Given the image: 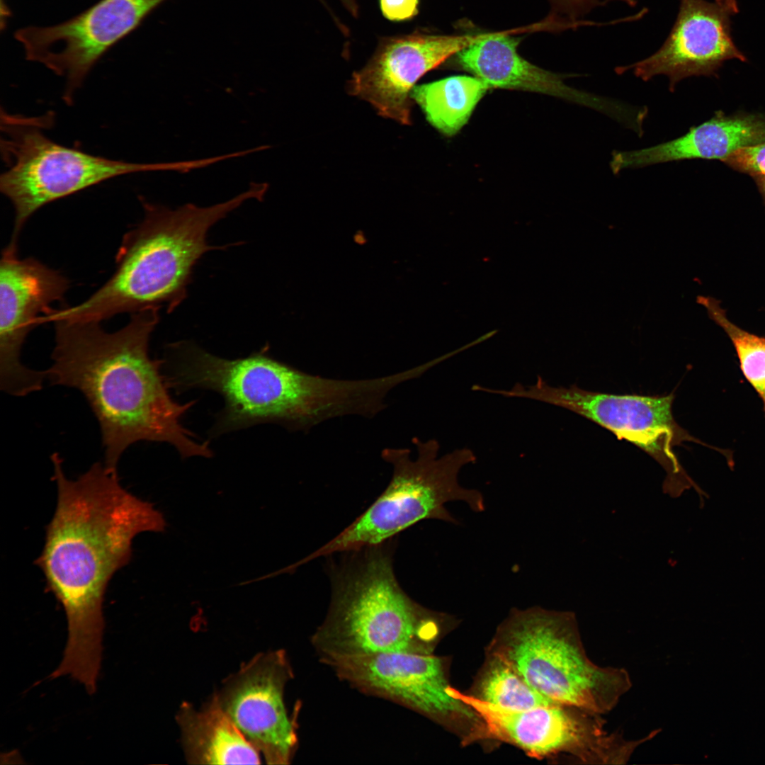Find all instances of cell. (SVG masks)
Listing matches in <instances>:
<instances>
[{"label": "cell", "mask_w": 765, "mask_h": 765, "mask_svg": "<svg viewBox=\"0 0 765 765\" xmlns=\"http://www.w3.org/2000/svg\"><path fill=\"white\" fill-rule=\"evenodd\" d=\"M709 317L720 326L732 341L743 375L761 397L765 412V338L749 333L732 322L720 301L710 296H698Z\"/></svg>", "instance_id": "7402d4cb"}, {"label": "cell", "mask_w": 765, "mask_h": 765, "mask_svg": "<svg viewBox=\"0 0 765 765\" xmlns=\"http://www.w3.org/2000/svg\"><path fill=\"white\" fill-rule=\"evenodd\" d=\"M722 162L733 169L752 176L765 174V142L740 149Z\"/></svg>", "instance_id": "603a6c76"}, {"label": "cell", "mask_w": 765, "mask_h": 765, "mask_svg": "<svg viewBox=\"0 0 765 765\" xmlns=\"http://www.w3.org/2000/svg\"><path fill=\"white\" fill-rule=\"evenodd\" d=\"M159 307L132 314L114 332L97 321L57 320L52 363L46 375L52 385L79 390L95 414L111 470L129 446L139 441L168 443L183 458L212 453L181 424L194 402L181 404L170 395L160 360L150 357V336Z\"/></svg>", "instance_id": "7a4b0ae2"}, {"label": "cell", "mask_w": 765, "mask_h": 765, "mask_svg": "<svg viewBox=\"0 0 765 765\" xmlns=\"http://www.w3.org/2000/svg\"><path fill=\"white\" fill-rule=\"evenodd\" d=\"M176 720L190 764H260V753L224 710L216 695L200 710L183 703Z\"/></svg>", "instance_id": "d6986e66"}, {"label": "cell", "mask_w": 765, "mask_h": 765, "mask_svg": "<svg viewBox=\"0 0 765 765\" xmlns=\"http://www.w3.org/2000/svg\"><path fill=\"white\" fill-rule=\"evenodd\" d=\"M481 35L412 33L385 38L368 64L353 74L348 91L369 102L380 115L408 125L416 82Z\"/></svg>", "instance_id": "2e32d148"}, {"label": "cell", "mask_w": 765, "mask_h": 765, "mask_svg": "<svg viewBox=\"0 0 765 765\" xmlns=\"http://www.w3.org/2000/svg\"><path fill=\"white\" fill-rule=\"evenodd\" d=\"M738 12L736 0H680L675 22L661 47L639 62L616 67V72L633 70L645 81L663 74L674 91L685 78L715 74L727 60L745 62L731 34V19Z\"/></svg>", "instance_id": "9a60e30c"}, {"label": "cell", "mask_w": 765, "mask_h": 765, "mask_svg": "<svg viewBox=\"0 0 765 765\" xmlns=\"http://www.w3.org/2000/svg\"><path fill=\"white\" fill-rule=\"evenodd\" d=\"M69 287L62 273L34 258L20 259L9 243L0 263V388L22 397L41 390L46 373L25 366L23 344L39 318Z\"/></svg>", "instance_id": "7c38bea8"}, {"label": "cell", "mask_w": 765, "mask_h": 765, "mask_svg": "<svg viewBox=\"0 0 765 765\" xmlns=\"http://www.w3.org/2000/svg\"><path fill=\"white\" fill-rule=\"evenodd\" d=\"M557 6L568 14L572 20H580L593 8L612 1H621L630 6L636 5V0H552Z\"/></svg>", "instance_id": "cb8c5ba5"}, {"label": "cell", "mask_w": 765, "mask_h": 765, "mask_svg": "<svg viewBox=\"0 0 765 765\" xmlns=\"http://www.w3.org/2000/svg\"><path fill=\"white\" fill-rule=\"evenodd\" d=\"M173 347L169 386L218 392L225 404L215 428L220 434L263 422L307 431L336 417H368L375 407L376 388L370 379L312 375L266 352L230 360L192 344Z\"/></svg>", "instance_id": "3957f363"}, {"label": "cell", "mask_w": 765, "mask_h": 765, "mask_svg": "<svg viewBox=\"0 0 765 765\" xmlns=\"http://www.w3.org/2000/svg\"><path fill=\"white\" fill-rule=\"evenodd\" d=\"M383 16L392 21H406L418 13L419 0H380Z\"/></svg>", "instance_id": "d4e9b609"}, {"label": "cell", "mask_w": 765, "mask_h": 765, "mask_svg": "<svg viewBox=\"0 0 765 765\" xmlns=\"http://www.w3.org/2000/svg\"><path fill=\"white\" fill-rule=\"evenodd\" d=\"M511 31L482 34L475 41L457 52L455 61L492 88L517 89L547 94L593 108L623 123L630 108L564 82L566 75L540 68L521 57L518 38Z\"/></svg>", "instance_id": "e0dca14e"}, {"label": "cell", "mask_w": 765, "mask_h": 765, "mask_svg": "<svg viewBox=\"0 0 765 765\" xmlns=\"http://www.w3.org/2000/svg\"><path fill=\"white\" fill-rule=\"evenodd\" d=\"M342 1H344L346 4H348L349 5H351V2H352V0H342Z\"/></svg>", "instance_id": "4316f807"}, {"label": "cell", "mask_w": 765, "mask_h": 765, "mask_svg": "<svg viewBox=\"0 0 765 765\" xmlns=\"http://www.w3.org/2000/svg\"><path fill=\"white\" fill-rule=\"evenodd\" d=\"M505 397L538 400L569 409L637 446L665 470L662 489L673 498L694 488L704 493L686 473L674 448L686 441L707 444L681 427L672 414L674 395H615L549 385L540 376L533 385L516 384L502 390Z\"/></svg>", "instance_id": "9c48e42d"}, {"label": "cell", "mask_w": 765, "mask_h": 765, "mask_svg": "<svg viewBox=\"0 0 765 765\" xmlns=\"http://www.w3.org/2000/svg\"><path fill=\"white\" fill-rule=\"evenodd\" d=\"M417 451L411 458L409 448H385L382 459L392 466L386 489L353 522L295 567L319 557L351 552L384 544L388 539L424 519L457 523L446 507L451 502L466 504L471 510H484L482 494L461 486L458 474L476 457L468 448L455 449L439 456L436 440L412 439Z\"/></svg>", "instance_id": "52a82bcc"}, {"label": "cell", "mask_w": 765, "mask_h": 765, "mask_svg": "<svg viewBox=\"0 0 765 765\" xmlns=\"http://www.w3.org/2000/svg\"><path fill=\"white\" fill-rule=\"evenodd\" d=\"M752 177L756 183L765 205V174H757Z\"/></svg>", "instance_id": "484cf974"}, {"label": "cell", "mask_w": 765, "mask_h": 765, "mask_svg": "<svg viewBox=\"0 0 765 765\" xmlns=\"http://www.w3.org/2000/svg\"><path fill=\"white\" fill-rule=\"evenodd\" d=\"M266 193L262 183H251L247 191L223 203L175 209L141 199L144 217L125 234L112 276L81 303L52 308L46 321L101 322L151 307L172 312L186 298L199 259L222 248L207 242L210 229L246 200H262Z\"/></svg>", "instance_id": "277c9868"}, {"label": "cell", "mask_w": 765, "mask_h": 765, "mask_svg": "<svg viewBox=\"0 0 765 765\" xmlns=\"http://www.w3.org/2000/svg\"><path fill=\"white\" fill-rule=\"evenodd\" d=\"M477 698L508 710H524L560 703L535 690L494 654L480 679Z\"/></svg>", "instance_id": "44dd1931"}, {"label": "cell", "mask_w": 765, "mask_h": 765, "mask_svg": "<svg viewBox=\"0 0 765 765\" xmlns=\"http://www.w3.org/2000/svg\"><path fill=\"white\" fill-rule=\"evenodd\" d=\"M293 677L283 650L259 654L227 678L218 701L268 764L290 763L298 744L297 724L288 712L285 688Z\"/></svg>", "instance_id": "4fadbf2b"}, {"label": "cell", "mask_w": 765, "mask_h": 765, "mask_svg": "<svg viewBox=\"0 0 765 765\" xmlns=\"http://www.w3.org/2000/svg\"><path fill=\"white\" fill-rule=\"evenodd\" d=\"M489 89L475 76H454L414 86L411 97L435 128L452 136L466 124Z\"/></svg>", "instance_id": "ffe728a7"}, {"label": "cell", "mask_w": 765, "mask_h": 765, "mask_svg": "<svg viewBox=\"0 0 765 765\" xmlns=\"http://www.w3.org/2000/svg\"><path fill=\"white\" fill-rule=\"evenodd\" d=\"M448 693L470 707L492 736L513 744L531 756L570 754L586 764H623L647 737L627 740L609 732L601 715L556 703L524 710H508L449 686Z\"/></svg>", "instance_id": "30bf717a"}, {"label": "cell", "mask_w": 765, "mask_h": 765, "mask_svg": "<svg viewBox=\"0 0 765 765\" xmlns=\"http://www.w3.org/2000/svg\"><path fill=\"white\" fill-rule=\"evenodd\" d=\"M765 142V116L727 115L718 111L684 135L640 149L613 151L610 167L614 174L627 169L685 159L724 160L735 151Z\"/></svg>", "instance_id": "ac0fdd59"}, {"label": "cell", "mask_w": 765, "mask_h": 765, "mask_svg": "<svg viewBox=\"0 0 765 765\" xmlns=\"http://www.w3.org/2000/svg\"><path fill=\"white\" fill-rule=\"evenodd\" d=\"M165 0H101L76 16L46 27L18 30L15 38L28 60L67 80L68 103L98 60Z\"/></svg>", "instance_id": "8fae6325"}, {"label": "cell", "mask_w": 765, "mask_h": 765, "mask_svg": "<svg viewBox=\"0 0 765 765\" xmlns=\"http://www.w3.org/2000/svg\"><path fill=\"white\" fill-rule=\"evenodd\" d=\"M322 664L351 688L436 721L480 720L470 707L448 693L443 660L432 654L380 653L333 658Z\"/></svg>", "instance_id": "5bb4252c"}, {"label": "cell", "mask_w": 765, "mask_h": 765, "mask_svg": "<svg viewBox=\"0 0 765 765\" xmlns=\"http://www.w3.org/2000/svg\"><path fill=\"white\" fill-rule=\"evenodd\" d=\"M382 545L355 551L334 579L327 613L310 639L322 663L380 653L432 654L445 618L404 592Z\"/></svg>", "instance_id": "5b68a950"}, {"label": "cell", "mask_w": 765, "mask_h": 765, "mask_svg": "<svg viewBox=\"0 0 765 765\" xmlns=\"http://www.w3.org/2000/svg\"><path fill=\"white\" fill-rule=\"evenodd\" d=\"M45 120L1 113V152L8 169L0 190L15 210L12 242L33 214L51 202L122 175L176 168L174 162L132 163L61 145L43 133Z\"/></svg>", "instance_id": "ba28073f"}, {"label": "cell", "mask_w": 765, "mask_h": 765, "mask_svg": "<svg viewBox=\"0 0 765 765\" xmlns=\"http://www.w3.org/2000/svg\"><path fill=\"white\" fill-rule=\"evenodd\" d=\"M498 635L492 654L555 701L602 715L632 686L625 669L591 661L572 612L540 607L515 610Z\"/></svg>", "instance_id": "8992f818"}, {"label": "cell", "mask_w": 765, "mask_h": 765, "mask_svg": "<svg viewBox=\"0 0 765 765\" xmlns=\"http://www.w3.org/2000/svg\"><path fill=\"white\" fill-rule=\"evenodd\" d=\"M51 460L57 504L35 564L67 620V645L53 674L69 676L91 687L101 669L103 603L108 583L130 562L135 537L163 532L166 522L153 504L120 484L117 470L96 463L72 480L58 453Z\"/></svg>", "instance_id": "6da1fadb"}]
</instances>
